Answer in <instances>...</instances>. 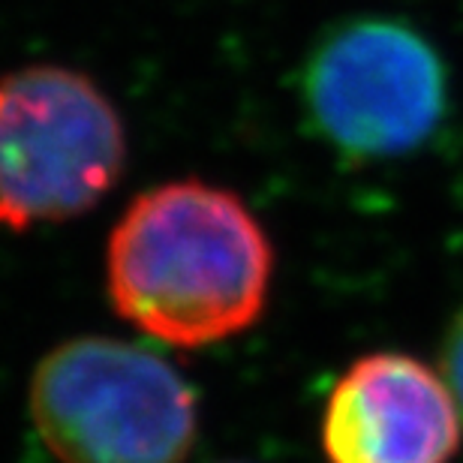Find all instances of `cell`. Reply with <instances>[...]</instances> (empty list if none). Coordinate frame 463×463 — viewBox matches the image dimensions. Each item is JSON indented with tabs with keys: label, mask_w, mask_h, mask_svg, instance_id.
<instances>
[{
	"label": "cell",
	"mask_w": 463,
	"mask_h": 463,
	"mask_svg": "<svg viewBox=\"0 0 463 463\" xmlns=\"http://www.w3.org/2000/svg\"><path fill=\"white\" fill-rule=\"evenodd\" d=\"M274 247L241 196L205 181H169L129 202L109 238L115 310L142 335L202 349L262 317Z\"/></svg>",
	"instance_id": "1"
},
{
	"label": "cell",
	"mask_w": 463,
	"mask_h": 463,
	"mask_svg": "<svg viewBox=\"0 0 463 463\" xmlns=\"http://www.w3.org/2000/svg\"><path fill=\"white\" fill-rule=\"evenodd\" d=\"M31 419L61 463H184L196 394L156 352L112 337L52 349L31 376Z\"/></svg>",
	"instance_id": "2"
},
{
	"label": "cell",
	"mask_w": 463,
	"mask_h": 463,
	"mask_svg": "<svg viewBox=\"0 0 463 463\" xmlns=\"http://www.w3.org/2000/svg\"><path fill=\"white\" fill-rule=\"evenodd\" d=\"M127 129L94 79L58 63L0 76V226L81 217L115 187Z\"/></svg>",
	"instance_id": "3"
},
{
	"label": "cell",
	"mask_w": 463,
	"mask_h": 463,
	"mask_svg": "<svg viewBox=\"0 0 463 463\" xmlns=\"http://www.w3.org/2000/svg\"><path fill=\"white\" fill-rule=\"evenodd\" d=\"M301 103L322 142L355 160L424 147L449 112V67L428 36L392 15L331 27L304 61Z\"/></svg>",
	"instance_id": "4"
},
{
	"label": "cell",
	"mask_w": 463,
	"mask_h": 463,
	"mask_svg": "<svg viewBox=\"0 0 463 463\" xmlns=\"http://www.w3.org/2000/svg\"><path fill=\"white\" fill-rule=\"evenodd\" d=\"M460 437L463 410L449 379L403 352L349 364L322 415L328 463H451Z\"/></svg>",
	"instance_id": "5"
},
{
	"label": "cell",
	"mask_w": 463,
	"mask_h": 463,
	"mask_svg": "<svg viewBox=\"0 0 463 463\" xmlns=\"http://www.w3.org/2000/svg\"><path fill=\"white\" fill-rule=\"evenodd\" d=\"M442 376L449 379L451 392H455L460 410H463V310L458 313V319L451 322L446 346H442Z\"/></svg>",
	"instance_id": "6"
}]
</instances>
